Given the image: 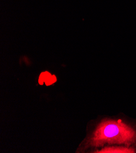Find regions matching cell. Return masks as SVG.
Listing matches in <instances>:
<instances>
[{"label":"cell","instance_id":"1","mask_svg":"<svg viewBox=\"0 0 136 153\" xmlns=\"http://www.w3.org/2000/svg\"><path fill=\"white\" fill-rule=\"evenodd\" d=\"M88 143L95 148L123 145L136 148V121L104 117L95 125Z\"/></svg>","mask_w":136,"mask_h":153},{"label":"cell","instance_id":"3","mask_svg":"<svg viewBox=\"0 0 136 153\" xmlns=\"http://www.w3.org/2000/svg\"><path fill=\"white\" fill-rule=\"evenodd\" d=\"M56 81V77L54 75H51L49 72L45 71L42 73H41L39 79V82L40 85L43 84V82H45L47 84V85H50L54 82Z\"/></svg>","mask_w":136,"mask_h":153},{"label":"cell","instance_id":"2","mask_svg":"<svg viewBox=\"0 0 136 153\" xmlns=\"http://www.w3.org/2000/svg\"><path fill=\"white\" fill-rule=\"evenodd\" d=\"M97 153H136V148L123 145H112L104 146L100 149L96 150Z\"/></svg>","mask_w":136,"mask_h":153}]
</instances>
